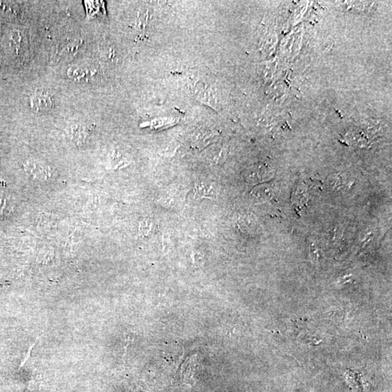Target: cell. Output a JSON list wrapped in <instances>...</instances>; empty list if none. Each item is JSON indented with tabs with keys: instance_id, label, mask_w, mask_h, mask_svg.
<instances>
[{
	"instance_id": "1",
	"label": "cell",
	"mask_w": 392,
	"mask_h": 392,
	"mask_svg": "<svg viewBox=\"0 0 392 392\" xmlns=\"http://www.w3.org/2000/svg\"><path fill=\"white\" fill-rule=\"evenodd\" d=\"M25 169L29 175L37 181H46L51 176L50 167L36 160L32 159L27 161Z\"/></svg>"
},
{
	"instance_id": "2",
	"label": "cell",
	"mask_w": 392,
	"mask_h": 392,
	"mask_svg": "<svg viewBox=\"0 0 392 392\" xmlns=\"http://www.w3.org/2000/svg\"><path fill=\"white\" fill-rule=\"evenodd\" d=\"M195 198H214L215 197V188L212 184L208 182H198L193 188Z\"/></svg>"
},
{
	"instance_id": "3",
	"label": "cell",
	"mask_w": 392,
	"mask_h": 392,
	"mask_svg": "<svg viewBox=\"0 0 392 392\" xmlns=\"http://www.w3.org/2000/svg\"><path fill=\"white\" fill-rule=\"evenodd\" d=\"M52 101L48 95L37 94L32 98V109L36 111H45L51 109Z\"/></svg>"
},
{
	"instance_id": "4",
	"label": "cell",
	"mask_w": 392,
	"mask_h": 392,
	"mask_svg": "<svg viewBox=\"0 0 392 392\" xmlns=\"http://www.w3.org/2000/svg\"><path fill=\"white\" fill-rule=\"evenodd\" d=\"M153 223L150 219H145L139 225V232L142 237L149 236L152 230Z\"/></svg>"
},
{
	"instance_id": "5",
	"label": "cell",
	"mask_w": 392,
	"mask_h": 392,
	"mask_svg": "<svg viewBox=\"0 0 392 392\" xmlns=\"http://www.w3.org/2000/svg\"><path fill=\"white\" fill-rule=\"evenodd\" d=\"M0 14L7 16H15L16 14L15 5L8 2H0Z\"/></svg>"
}]
</instances>
